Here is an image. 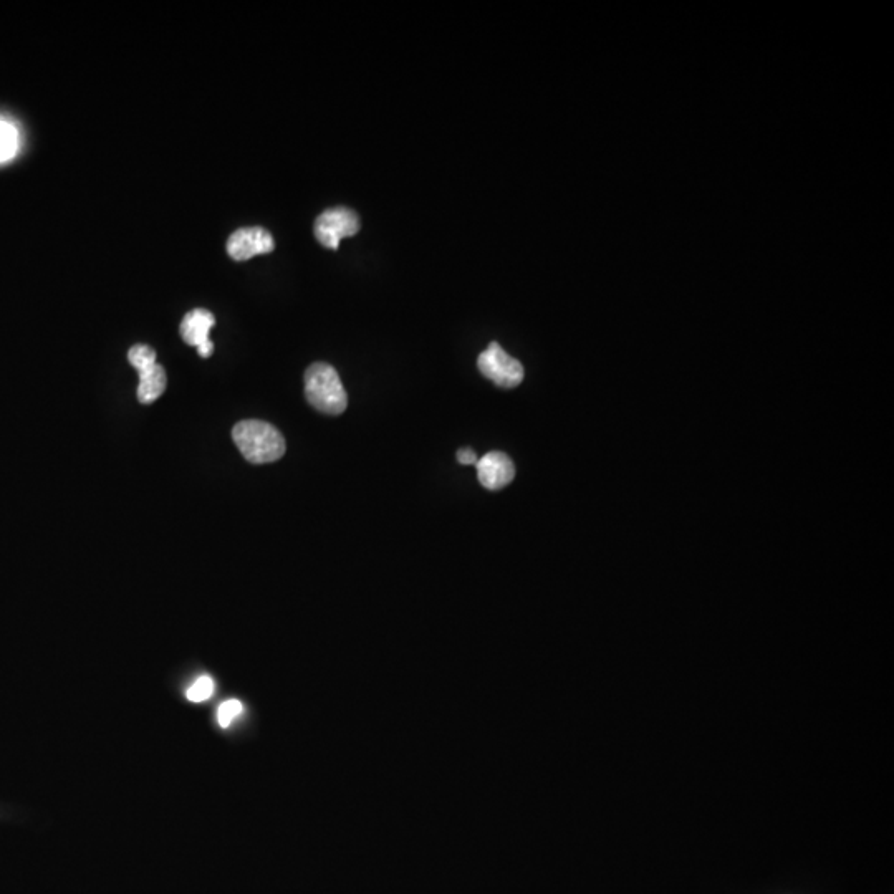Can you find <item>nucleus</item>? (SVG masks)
<instances>
[{
    "label": "nucleus",
    "mask_w": 894,
    "mask_h": 894,
    "mask_svg": "<svg viewBox=\"0 0 894 894\" xmlns=\"http://www.w3.org/2000/svg\"><path fill=\"white\" fill-rule=\"evenodd\" d=\"M232 439L252 464H269L284 456L285 439L279 429L259 419H246L232 429Z\"/></svg>",
    "instance_id": "nucleus-1"
},
{
    "label": "nucleus",
    "mask_w": 894,
    "mask_h": 894,
    "mask_svg": "<svg viewBox=\"0 0 894 894\" xmlns=\"http://www.w3.org/2000/svg\"><path fill=\"white\" fill-rule=\"evenodd\" d=\"M305 396L312 408L320 413L338 416L348 406L347 391L337 370L327 363H313L305 371Z\"/></svg>",
    "instance_id": "nucleus-2"
},
{
    "label": "nucleus",
    "mask_w": 894,
    "mask_h": 894,
    "mask_svg": "<svg viewBox=\"0 0 894 894\" xmlns=\"http://www.w3.org/2000/svg\"><path fill=\"white\" fill-rule=\"evenodd\" d=\"M128 360L140 375V385L136 393L138 401L141 404H151L161 398L168 385V378L163 366L156 363V351L148 345H135L128 351Z\"/></svg>",
    "instance_id": "nucleus-3"
},
{
    "label": "nucleus",
    "mask_w": 894,
    "mask_h": 894,
    "mask_svg": "<svg viewBox=\"0 0 894 894\" xmlns=\"http://www.w3.org/2000/svg\"><path fill=\"white\" fill-rule=\"evenodd\" d=\"M477 366L487 380L496 383L500 388L512 390L524 380V366L519 360L500 347L499 343H491L487 350L482 351Z\"/></svg>",
    "instance_id": "nucleus-4"
},
{
    "label": "nucleus",
    "mask_w": 894,
    "mask_h": 894,
    "mask_svg": "<svg viewBox=\"0 0 894 894\" xmlns=\"http://www.w3.org/2000/svg\"><path fill=\"white\" fill-rule=\"evenodd\" d=\"M360 227V216L348 207L340 206L322 212L315 221L313 232L323 247L337 250L342 239L356 236Z\"/></svg>",
    "instance_id": "nucleus-5"
},
{
    "label": "nucleus",
    "mask_w": 894,
    "mask_h": 894,
    "mask_svg": "<svg viewBox=\"0 0 894 894\" xmlns=\"http://www.w3.org/2000/svg\"><path fill=\"white\" fill-rule=\"evenodd\" d=\"M274 249V237L262 227H244L232 232L227 241V254L237 262L252 259L255 255L269 254Z\"/></svg>",
    "instance_id": "nucleus-6"
},
{
    "label": "nucleus",
    "mask_w": 894,
    "mask_h": 894,
    "mask_svg": "<svg viewBox=\"0 0 894 894\" xmlns=\"http://www.w3.org/2000/svg\"><path fill=\"white\" fill-rule=\"evenodd\" d=\"M214 325H216V318L209 310L196 308V310L186 313V317L183 318L181 327H179V333H181L184 342L191 347L198 348L199 356L209 358L214 351V343L209 338V333Z\"/></svg>",
    "instance_id": "nucleus-7"
},
{
    "label": "nucleus",
    "mask_w": 894,
    "mask_h": 894,
    "mask_svg": "<svg viewBox=\"0 0 894 894\" xmlns=\"http://www.w3.org/2000/svg\"><path fill=\"white\" fill-rule=\"evenodd\" d=\"M476 467L479 482L489 491H499L514 481V462L504 452H489L477 461Z\"/></svg>",
    "instance_id": "nucleus-8"
},
{
    "label": "nucleus",
    "mask_w": 894,
    "mask_h": 894,
    "mask_svg": "<svg viewBox=\"0 0 894 894\" xmlns=\"http://www.w3.org/2000/svg\"><path fill=\"white\" fill-rule=\"evenodd\" d=\"M19 148V133L7 121L0 120V163L14 158Z\"/></svg>",
    "instance_id": "nucleus-9"
},
{
    "label": "nucleus",
    "mask_w": 894,
    "mask_h": 894,
    "mask_svg": "<svg viewBox=\"0 0 894 894\" xmlns=\"http://www.w3.org/2000/svg\"><path fill=\"white\" fill-rule=\"evenodd\" d=\"M212 693H214L212 679L209 676H202L193 684V688H189L188 699L191 702H202L209 699Z\"/></svg>",
    "instance_id": "nucleus-10"
},
{
    "label": "nucleus",
    "mask_w": 894,
    "mask_h": 894,
    "mask_svg": "<svg viewBox=\"0 0 894 894\" xmlns=\"http://www.w3.org/2000/svg\"><path fill=\"white\" fill-rule=\"evenodd\" d=\"M242 712V704L237 701V699H229V701L224 702L221 707H219V711H217V722L221 724V727H229L236 717H239V714Z\"/></svg>",
    "instance_id": "nucleus-11"
},
{
    "label": "nucleus",
    "mask_w": 894,
    "mask_h": 894,
    "mask_svg": "<svg viewBox=\"0 0 894 894\" xmlns=\"http://www.w3.org/2000/svg\"><path fill=\"white\" fill-rule=\"evenodd\" d=\"M477 461H479V457H477L476 451H472L469 447H464V449H459V451H457V462H459V464H464V466H476Z\"/></svg>",
    "instance_id": "nucleus-12"
}]
</instances>
